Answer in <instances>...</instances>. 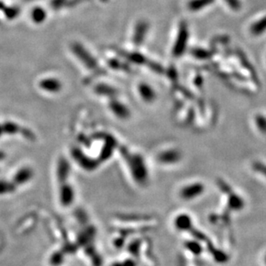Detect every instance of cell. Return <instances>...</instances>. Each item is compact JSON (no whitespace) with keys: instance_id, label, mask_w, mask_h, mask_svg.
Segmentation results:
<instances>
[{"instance_id":"10","label":"cell","mask_w":266,"mask_h":266,"mask_svg":"<svg viewBox=\"0 0 266 266\" xmlns=\"http://www.w3.org/2000/svg\"><path fill=\"white\" fill-rule=\"evenodd\" d=\"M111 110L119 118L125 119L129 116V111L123 104H119L118 102H112L111 104Z\"/></svg>"},{"instance_id":"7","label":"cell","mask_w":266,"mask_h":266,"mask_svg":"<svg viewBox=\"0 0 266 266\" xmlns=\"http://www.w3.org/2000/svg\"><path fill=\"white\" fill-rule=\"evenodd\" d=\"M34 172L30 167H23L15 174L13 178V184L15 185H22L31 180Z\"/></svg>"},{"instance_id":"8","label":"cell","mask_w":266,"mask_h":266,"mask_svg":"<svg viewBox=\"0 0 266 266\" xmlns=\"http://www.w3.org/2000/svg\"><path fill=\"white\" fill-rule=\"evenodd\" d=\"M40 87L48 93H58L61 90L62 85L56 78H45L40 82Z\"/></svg>"},{"instance_id":"11","label":"cell","mask_w":266,"mask_h":266,"mask_svg":"<svg viewBox=\"0 0 266 266\" xmlns=\"http://www.w3.org/2000/svg\"><path fill=\"white\" fill-rule=\"evenodd\" d=\"M192 226V222L187 214H181L176 218L175 227L177 229L188 230Z\"/></svg>"},{"instance_id":"4","label":"cell","mask_w":266,"mask_h":266,"mask_svg":"<svg viewBox=\"0 0 266 266\" xmlns=\"http://www.w3.org/2000/svg\"><path fill=\"white\" fill-rule=\"evenodd\" d=\"M182 152L176 148L167 149L159 152L157 160L162 165H174L179 162L182 159Z\"/></svg>"},{"instance_id":"2","label":"cell","mask_w":266,"mask_h":266,"mask_svg":"<svg viewBox=\"0 0 266 266\" xmlns=\"http://www.w3.org/2000/svg\"><path fill=\"white\" fill-rule=\"evenodd\" d=\"M205 192V185L200 182H195L192 184L183 186L180 191L179 196L184 201H192L202 196Z\"/></svg>"},{"instance_id":"3","label":"cell","mask_w":266,"mask_h":266,"mask_svg":"<svg viewBox=\"0 0 266 266\" xmlns=\"http://www.w3.org/2000/svg\"><path fill=\"white\" fill-rule=\"evenodd\" d=\"M72 49H73L74 55L80 59V61L85 65V67L89 69H92V70L96 69L97 67V62H96V59L93 58V56L84 48L83 45L79 44V43H74L72 45Z\"/></svg>"},{"instance_id":"15","label":"cell","mask_w":266,"mask_h":266,"mask_svg":"<svg viewBox=\"0 0 266 266\" xmlns=\"http://www.w3.org/2000/svg\"><path fill=\"white\" fill-rule=\"evenodd\" d=\"M95 235V230L94 228H88V229L83 232V233L78 237V240L80 241L81 244H86L87 242H90L93 237Z\"/></svg>"},{"instance_id":"12","label":"cell","mask_w":266,"mask_h":266,"mask_svg":"<svg viewBox=\"0 0 266 266\" xmlns=\"http://www.w3.org/2000/svg\"><path fill=\"white\" fill-rule=\"evenodd\" d=\"M46 18H47V13L42 8H35L31 12V19L36 23H41L44 21Z\"/></svg>"},{"instance_id":"23","label":"cell","mask_w":266,"mask_h":266,"mask_svg":"<svg viewBox=\"0 0 266 266\" xmlns=\"http://www.w3.org/2000/svg\"><path fill=\"white\" fill-rule=\"evenodd\" d=\"M4 133V131H3V128H2V125H0V136Z\"/></svg>"},{"instance_id":"9","label":"cell","mask_w":266,"mask_h":266,"mask_svg":"<svg viewBox=\"0 0 266 266\" xmlns=\"http://www.w3.org/2000/svg\"><path fill=\"white\" fill-rule=\"evenodd\" d=\"M70 173V165L66 159H59L57 167V177L61 183H65Z\"/></svg>"},{"instance_id":"20","label":"cell","mask_w":266,"mask_h":266,"mask_svg":"<svg viewBox=\"0 0 266 266\" xmlns=\"http://www.w3.org/2000/svg\"><path fill=\"white\" fill-rule=\"evenodd\" d=\"M256 124L260 132L266 133V118L264 116H259L256 119Z\"/></svg>"},{"instance_id":"21","label":"cell","mask_w":266,"mask_h":266,"mask_svg":"<svg viewBox=\"0 0 266 266\" xmlns=\"http://www.w3.org/2000/svg\"><path fill=\"white\" fill-rule=\"evenodd\" d=\"M112 266H136V263L132 259H126L123 262L115 263Z\"/></svg>"},{"instance_id":"1","label":"cell","mask_w":266,"mask_h":266,"mask_svg":"<svg viewBox=\"0 0 266 266\" xmlns=\"http://www.w3.org/2000/svg\"><path fill=\"white\" fill-rule=\"evenodd\" d=\"M122 154L129 166L134 181L144 185L148 181V170L145 159L139 153H132L125 148H122Z\"/></svg>"},{"instance_id":"16","label":"cell","mask_w":266,"mask_h":266,"mask_svg":"<svg viewBox=\"0 0 266 266\" xmlns=\"http://www.w3.org/2000/svg\"><path fill=\"white\" fill-rule=\"evenodd\" d=\"M252 170H254L257 173L262 175L263 177L266 178V164L261 161H255L251 165Z\"/></svg>"},{"instance_id":"13","label":"cell","mask_w":266,"mask_h":266,"mask_svg":"<svg viewBox=\"0 0 266 266\" xmlns=\"http://www.w3.org/2000/svg\"><path fill=\"white\" fill-rule=\"evenodd\" d=\"M16 185L13 183L0 180V196L12 193L15 190Z\"/></svg>"},{"instance_id":"5","label":"cell","mask_w":266,"mask_h":266,"mask_svg":"<svg viewBox=\"0 0 266 266\" xmlns=\"http://www.w3.org/2000/svg\"><path fill=\"white\" fill-rule=\"evenodd\" d=\"M73 156L76 161L78 163L80 167H83L85 170L92 171L96 169L97 167V162L96 160L90 159L89 157L84 154L79 149H73Z\"/></svg>"},{"instance_id":"17","label":"cell","mask_w":266,"mask_h":266,"mask_svg":"<svg viewBox=\"0 0 266 266\" xmlns=\"http://www.w3.org/2000/svg\"><path fill=\"white\" fill-rule=\"evenodd\" d=\"M95 91L97 94H100V95H107V94L113 93V90L105 85H96Z\"/></svg>"},{"instance_id":"24","label":"cell","mask_w":266,"mask_h":266,"mask_svg":"<svg viewBox=\"0 0 266 266\" xmlns=\"http://www.w3.org/2000/svg\"><path fill=\"white\" fill-rule=\"evenodd\" d=\"M265 265H266V255L265 256Z\"/></svg>"},{"instance_id":"19","label":"cell","mask_w":266,"mask_h":266,"mask_svg":"<svg viewBox=\"0 0 266 266\" xmlns=\"http://www.w3.org/2000/svg\"><path fill=\"white\" fill-rule=\"evenodd\" d=\"M63 260H64V259H63L62 253L57 252V253L53 254L51 259H50V264L53 266H58L62 264Z\"/></svg>"},{"instance_id":"6","label":"cell","mask_w":266,"mask_h":266,"mask_svg":"<svg viewBox=\"0 0 266 266\" xmlns=\"http://www.w3.org/2000/svg\"><path fill=\"white\" fill-rule=\"evenodd\" d=\"M74 200V189L68 184H64L59 190V201L64 207H68Z\"/></svg>"},{"instance_id":"18","label":"cell","mask_w":266,"mask_h":266,"mask_svg":"<svg viewBox=\"0 0 266 266\" xmlns=\"http://www.w3.org/2000/svg\"><path fill=\"white\" fill-rule=\"evenodd\" d=\"M4 13L8 19H14L20 13V10L18 7L4 8Z\"/></svg>"},{"instance_id":"14","label":"cell","mask_w":266,"mask_h":266,"mask_svg":"<svg viewBox=\"0 0 266 266\" xmlns=\"http://www.w3.org/2000/svg\"><path fill=\"white\" fill-rule=\"evenodd\" d=\"M2 128H3L4 133H6V134H15V133H19L21 131L20 127L18 124L14 123V122H5L2 125Z\"/></svg>"},{"instance_id":"22","label":"cell","mask_w":266,"mask_h":266,"mask_svg":"<svg viewBox=\"0 0 266 266\" xmlns=\"http://www.w3.org/2000/svg\"><path fill=\"white\" fill-rule=\"evenodd\" d=\"M4 158V152H0V160L1 159H3Z\"/></svg>"}]
</instances>
